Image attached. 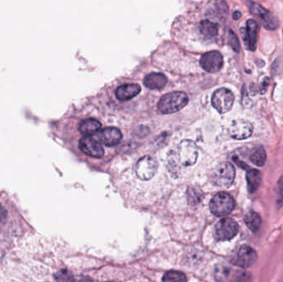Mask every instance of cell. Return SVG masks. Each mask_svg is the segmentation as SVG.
Segmentation results:
<instances>
[{
  "label": "cell",
  "mask_w": 283,
  "mask_h": 282,
  "mask_svg": "<svg viewBox=\"0 0 283 282\" xmlns=\"http://www.w3.org/2000/svg\"><path fill=\"white\" fill-rule=\"evenodd\" d=\"M189 101L187 94L176 91L166 94L158 102V109L164 115H171L183 109Z\"/></svg>",
  "instance_id": "cell-1"
},
{
  "label": "cell",
  "mask_w": 283,
  "mask_h": 282,
  "mask_svg": "<svg viewBox=\"0 0 283 282\" xmlns=\"http://www.w3.org/2000/svg\"><path fill=\"white\" fill-rule=\"evenodd\" d=\"M235 200L232 196L225 192H219L212 198L210 203L211 213L217 217L230 214L235 209Z\"/></svg>",
  "instance_id": "cell-2"
},
{
  "label": "cell",
  "mask_w": 283,
  "mask_h": 282,
  "mask_svg": "<svg viewBox=\"0 0 283 282\" xmlns=\"http://www.w3.org/2000/svg\"><path fill=\"white\" fill-rule=\"evenodd\" d=\"M235 178V169L230 163H220L212 174V181L216 187L229 188Z\"/></svg>",
  "instance_id": "cell-3"
},
{
  "label": "cell",
  "mask_w": 283,
  "mask_h": 282,
  "mask_svg": "<svg viewBox=\"0 0 283 282\" xmlns=\"http://www.w3.org/2000/svg\"><path fill=\"white\" fill-rule=\"evenodd\" d=\"M241 267L238 266V268L233 267V266H226V265H220L216 268L215 272V277L217 281H233V282H246L250 281L251 276L249 272H246L244 270L240 269Z\"/></svg>",
  "instance_id": "cell-4"
},
{
  "label": "cell",
  "mask_w": 283,
  "mask_h": 282,
  "mask_svg": "<svg viewBox=\"0 0 283 282\" xmlns=\"http://www.w3.org/2000/svg\"><path fill=\"white\" fill-rule=\"evenodd\" d=\"M235 95L232 91L226 88L217 90L212 96L211 103L219 114H225L232 109Z\"/></svg>",
  "instance_id": "cell-5"
},
{
  "label": "cell",
  "mask_w": 283,
  "mask_h": 282,
  "mask_svg": "<svg viewBox=\"0 0 283 282\" xmlns=\"http://www.w3.org/2000/svg\"><path fill=\"white\" fill-rule=\"evenodd\" d=\"M158 169V162L155 157L145 156L137 163L136 174L142 181H149L155 176Z\"/></svg>",
  "instance_id": "cell-6"
},
{
  "label": "cell",
  "mask_w": 283,
  "mask_h": 282,
  "mask_svg": "<svg viewBox=\"0 0 283 282\" xmlns=\"http://www.w3.org/2000/svg\"><path fill=\"white\" fill-rule=\"evenodd\" d=\"M198 153L197 145L191 140H183L178 145L180 162L186 166L194 165L196 163Z\"/></svg>",
  "instance_id": "cell-7"
},
{
  "label": "cell",
  "mask_w": 283,
  "mask_h": 282,
  "mask_svg": "<svg viewBox=\"0 0 283 282\" xmlns=\"http://www.w3.org/2000/svg\"><path fill=\"white\" fill-rule=\"evenodd\" d=\"M238 225L235 219L225 218L215 225V237L219 241L232 239L238 234Z\"/></svg>",
  "instance_id": "cell-8"
},
{
  "label": "cell",
  "mask_w": 283,
  "mask_h": 282,
  "mask_svg": "<svg viewBox=\"0 0 283 282\" xmlns=\"http://www.w3.org/2000/svg\"><path fill=\"white\" fill-rule=\"evenodd\" d=\"M249 10L252 14L259 17L262 20L263 27L267 30H275L279 27V21L270 12L259 5V3L250 1L249 3Z\"/></svg>",
  "instance_id": "cell-9"
},
{
  "label": "cell",
  "mask_w": 283,
  "mask_h": 282,
  "mask_svg": "<svg viewBox=\"0 0 283 282\" xmlns=\"http://www.w3.org/2000/svg\"><path fill=\"white\" fill-rule=\"evenodd\" d=\"M223 56L219 51H209L200 58V66L206 71L216 73L223 67Z\"/></svg>",
  "instance_id": "cell-10"
},
{
  "label": "cell",
  "mask_w": 283,
  "mask_h": 282,
  "mask_svg": "<svg viewBox=\"0 0 283 282\" xmlns=\"http://www.w3.org/2000/svg\"><path fill=\"white\" fill-rule=\"evenodd\" d=\"M258 259L256 251L248 245H242L235 257L234 263L241 268H247L253 266Z\"/></svg>",
  "instance_id": "cell-11"
},
{
  "label": "cell",
  "mask_w": 283,
  "mask_h": 282,
  "mask_svg": "<svg viewBox=\"0 0 283 282\" xmlns=\"http://www.w3.org/2000/svg\"><path fill=\"white\" fill-rule=\"evenodd\" d=\"M123 139V135L120 130L117 128L110 127L104 128L99 132H97V141L101 142L105 146H114L120 142Z\"/></svg>",
  "instance_id": "cell-12"
},
{
  "label": "cell",
  "mask_w": 283,
  "mask_h": 282,
  "mask_svg": "<svg viewBox=\"0 0 283 282\" xmlns=\"http://www.w3.org/2000/svg\"><path fill=\"white\" fill-rule=\"evenodd\" d=\"M230 133L233 139L237 140L248 139L253 133V125L246 120H235L230 126Z\"/></svg>",
  "instance_id": "cell-13"
},
{
  "label": "cell",
  "mask_w": 283,
  "mask_h": 282,
  "mask_svg": "<svg viewBox=\"0 0 283 282\" xmlns=\"http://www.w3.org/2000/svg\"><path fill=\"white\" fill-rule=\"evenodd\" d=\"M80 150L90 157L101 158L104 157V152L99 141L91 137L86 136L80 140L79 143Z\"/></svg>",
  "instance_id": "cell-14"
},
{
  "label": "cell",
  "mask_w": 283,
  "mask_h": 282,
  "mask_svg": "<svg viewBox=\"0 0 283 282\" xmlns=\"http://www.w3.org/2000/svg\"><path fill=\"white\" fill-rule=\"evenodd\" d=\"M258 32L259 25L254 19H249L246 24V28L244 30L245 34L243 36V41L247 48L250 51L256 50L257 42H258Z\"/></svg>",
  "instance_id": "cell-15"
},
{
  "label": "cell",
  "mask_w": 283,
  "mask_h": 282,
  "mask_svg": "<svg viewBox=\"0 0 283 282\" xmlns=\"http://www.w3.org/2000/svg\"><path fill=\"white\" fill-rule=\"evenodd\" d=\"M141 92V87L138 84H126L121 85L116 91V97L118 100L126 101L133 99Z\"/></svg>",
  "instance_id": "cell-16"
},
{
  "label": "cell",
  "mask_w": 283,
  "mask_h": 282,
  "mask_svg": "<svg viewBox=\"0 0 283 282\" xmlns=\"http://www.w3.org/2000/svg\"><path fill=\"white\" fill-rule=\"evenodd\" d=\"M167 82L166 76L161 73H152L144 78L143 83L147 88L151 90H161Z\"/></svg>",
  "instance_id": "cell-17"
},
{
  "label": "cell",
  "mask_w": 283,
  "mask_h": 282,
  "mask_svg": "<svg viewBox=\"0 0 283 282\" xmlns=\"http://www.w3.org/2000/svg\"><path fill=\"white\" fill-rule=\"evenodd\" d=\"M101 128V123L94 118H87L80 122L79 131L85 136H90L96 133Z\"/></svg>",
  "instance_id": "cell-18"
},
{
  "label": "cell",
  "mask_w": 283,
  "mask_h": 282,
  "mask_svg": "<svg viewBox=\"0 0 283 282\" xmlns=\"http://www.w3.org/2000/svg\"><path fill=\"white\" fill-rule=\"evenodd\" d=\"M246 180L248 183V189L250 193H254L259 189L262 181V174L256 169H249L246 174Z\"/></svg>",
  "instance_id": "cell-19"
},
{
  "label": "cell",
  "mask_w": 283,
  "mask_h": 282,
  "mask_svg": "<svg viewBox=\"0 0 283 282\" xmlns=\"http://www.w3.org/2000/svg\"><path fill=\"white\" fill-rule=\"evenodd\" d=\"M200 32L206 38H213L218 34L217 24L208 20H204L200 24Z\"/></svg>",
  "instance_id": "cell-20"
},
{
  "label": "cell",
  "mask_w": 283,
  "mask_h": 282,
  "mask_svg": "<svg viewBox=\"0 0 283 282\" xmlns=\"http://www.w3.org/2000/svg\"><path fill=\"white\" fill-rule=\"evenodd\" d=\"M244 222H245L247 227L252 232L255 233L259 230L261 224H262V218L259 213L254 212V211H250L249 213L246 214Z\"/></svg>",
  "instance_id": "cell-21"
},
{
  "label": "cell",
  "mask_w": 283,
  "mask_h": 282,
  "mask_svg": "<svg viewBox=\"0 0 283 282\" xmlns=\"http://www.w3.org/2000/svg\"><path fill=\"white\" fill-rule=\"evenodd\" d=\"M203 192L196 187H190L187 189V200L191 205H198L203 200Z\"/></svg>",
  "instance_id": "cell-22"
},
{
  "label": "cell",
  "mask_w": 283,
  "mask_h": 282,
  "mask_svg": "<svg viewBox=\"0 0 283 282\" xmlns=\"http://www.w3.org/2000/svg\"><path fill=\"white\" fill-rule=\"evenodd\" d=\"M266 158H267V155H266L264 148L262 146H259L252 153L250 160L254 165L262 166L265 164Z\"/></svg>",
  "instance_id": "cell-23"
},
{
  "label": "cell",
  "mask_w": 283,
  "mask_h": 282,
  "mask_svg": "<svg viewBox=\"0 0 283 282\" xmlns=\"http://www.w3.org/2000/svg\"><path fill=\"white\" fill-rule=\"evenodd\" d=\"M163 282H187V278L182 272L170 271L163 277Z\"/></svg>",
  "instance_id": "cell-24"
},
{
  "label": "cell",
  "mask_w": 283,
  "mask_h": 282,
  "mask_svg": "<svg viewBox=\"0 0 283 282\" xmlns=\"http://www.w3.org/2000/svg\"><path fill=\"white\" fill-rule=\"evenodd\" d=\"M229 42H230V45L231 46V47L234 49V51H236V52L240 51V45H239L238 38L235 35V32H233L232 31H230Z\"/></svg>",
  "instance_id": "cell-25"
},
{
  "label": "cell",
  "mask_w": 283,
  "mask_h": 282,
  "mask_svg": "<svg viewBox=\"0 0 283 282\" xmlns=\"http://www.w3.org/2000/svg\"><path fill=\"white\" fill-rule=\"evenodd\" d=\"M56 280H58V281H71V280H72V276H71L69 272H67V271H62L56 275Z\"/></svg>",
  "instance_id": "cell-26"
},
{
  "label": "cell",
  "mask_w": 283,
  "mask_h": 282,
  "mask_svg": "<svg viewBox=\"0 0 283 282\" xmlns=\"http://www.w3.org/2000/svg\"><path fill=\"white\" fill-rule=\"evenodd\" d=\"M6 218H7V212H6L5 209L0 205V223L5 221Z\"/></svg>",
  "instance_id": "cell-27"
},
{
  "label": "cell",
  "mask_w": 283,
  "mask_h": 282,
  "mask_svg": "<svg viewBox=\"0 0 283 282\" xmlns=\"http://www.w3.org/2000/svg\"><path fill=\"white\" fill-rule=\"evenodd\" d=\"M240 17H241L240 12H235V14H234V19H239Z\"/></svg>",
  "instance_id": "cell-28"
}]
</instances>
